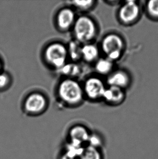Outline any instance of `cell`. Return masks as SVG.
Returning <instances> with one entry per match:
<instances>
[{"label": "cell", "mask_w": 158, "mask_h": 159, "mask_svg": "<svg viewBox=\"0 0 158 159\" xmlns=\"http://www.w3.org/2000/svg\"><path fill=\"white\" fill-rule=\"evenodd\" d=\"M60 99L69 105H74L81 101L83 91L78 82L72 79H66L60 83L58 88Z\"/></svg>", "instance_id": "1"}, {"label": "cell", "mask_w": 158, "mask_h": 159, "mask_svg": "<svg viewBox=\"0 0 158 159\" xmlns=\"http://www.w3.org/2000/svg\"><path fill=\"white\" fill-rule=\"evenodd\" d=\"M45 56L47 62L58 70L67 64L68 50L62 43H51L45 50Z\"/></svg>", "instance_id": "2"}, {"label": "cell", "mask_w": 158, "mask_h": 159, "mask_svg": "<svg viewBox=\"0 0 158 159\" xmlns=\"http://www.w3.org/2000/svg\"><path fill=\"white\" fill-rule=\"evenodd\" d=\"M74 33L77 41L85 43L92 40L95 34L94 22L87 16H80L75 20Z\"/></svg>", "instance_id": "3"}, {"label": "cell", "mask_w": 158, "mask_h": 159, "mask_svg": "<svg viewBox=\"0 0 158 159\" xmlns=\"http://www.w3.org/2000/svg\"><path fill=\"white\" fill-rule=\"evenodd\" d=\"M123 48V41L118 35H108L103 40V51L107 55V58L112 61L119 58Z\"/></svg>", "instance_id": "4"}, {"label": "cell", "mask_w": 158, "mask_h": 159, "mask_svg": "<svg viewBox=\"0 0 158 159\" xmlns=\"http://www.w3.org/2000/svg\"><path fill=\"white\" fill-rule=\"evenodd\" d=\"M47 100L43 95L39 93H33L26 98L24 109L27 112L32 115H38L45 110Z\"/></svg>", "instance_id": "5"}, {"label": "cell", "mask_w": 158, "mask_h": 159, "mask_svg": "<svg viewBox=\"0 0 158 159\" xmlns=\"http://www.w3.org/2000/svg\"><path fill=\"white\" fill-rule=\"evenodd\" d=\"M91 131L83 125H75L68 130L67 141L86 146Z\"/></svg>", "instance_id": "6"}, {"label": "cell", "mask_w": 158, "mask_h": 159, "mask_svg": "<svg viewBox=\"0 0 158 159\" xmlns=\"http://www.w3.org/2000/svg\"><path fill=\"white\" fill-rule=\"evenodd\" d=\"M84 89L86 95L92 99L103 97L106 89L102 80L95 77L90 78L86 80Z\"/></svg>", "instance_id": "7"}, {"label": "cell", "mask_w": 158, "mask_h": 159, "mask_svg": "<svg viewBox=\"0 0 158 159\" xmlns=\"http://www.w3.org/2000/svg\"><path fill=\"white\" fill-rule=\"evenodd\" d=\"M139 8L134 1L126 2L119 11V17L122 21L129 23L134 21L138 16Z\"/></svg>", "instance_id": "8"}, {"label": "cell", "mask_w": 158, "mask_h": 159, "mask_svg": "<svg viewBox=\"0 0 158 159\" xmlns=\"http://www.w3.org/2000/svg\"><path fill=\"white\" fill-rule=\"evenodd\" d=\"M75 14L72 9L64 8L61 10L57 16V24L61 30H67L74 26Z\"/></svg>", "instance_id": "9"}, {"label": "cell", "mask_w": 158, "mask_h": 159, "mask_svg": "<svg viewBox=\"0 0 158 159\" xmlns=\"http://www.w3.org/2000/svg\"><path fill=\"white\" fill-rule=\"evenodd\" d=\"M107 82L110 86L122 89L128 85L129 78L128 75L124 72L116 71L109 75Z\"/></svg>", "instance_id": "10"}, {"label": "cell", "mask_w": 158, "mask_h": 159, "mask_svg": "<svg viewBox=\"0 0 158 159\" xmlns=\"http://www.w3.org/2000/svg\"><path fill=\"white\" fill-rule=\"evenodd\" d=\"M124 93L121 88L116 86H110L105 89L103 97L104 99L111 103H118L124 98Z\"/></svg>", "instance_id": "11"}, {"label": "cell", "mask_w": 158, "mask_h": 159, "mask_svg": "<svg viewBox=\"0 0 158 159\" xmlns=\"http://www.w3.org/2000/svg\"><path fill=\"white\" fill-rule=\"evenodd\" d=\"M79 159H104L102 149L87 145Z\"/></svg>", "instance_id": "12"}, {"label": "cell", "mask_w": 158, "mask_h": 159, "mask_svg": "<svg viewBox=\"0 0 158 159\" xmlns=\"http://www.w3.org/2000/svg\"><path fill=\"white\" fill-rule=\"evenodd\" d=\"M99 52L96 46L92 44H87L82 47L81 57L87 61H92L98 56Z\"/></svg>", "instance_id": "13"}, {"label": "cell", "mask_w": 158, "mask_h": 159, "mask_svg": "<svg viewBox=\"0 0 158 159\" xmlns=\"http://www.w3.org/2000/svg\"><path fill=\"white\" fill-rule=\"evenodd\" d=\"M58 71L59 73L61 75L73 77L79 75L80 68L77 65L75 64H66Z\"/></svg>", "instance_id": "14"}, {"label": "cell", "mask_w": 158, "mask_h": 159, "mask_svg": "<svg viewBox=\"0 0 158 159\" xmlns=\"http://www.w3.org/2000/svg\"><path fill=\"white\" fill-rule=\"evenodd\" d=\"M113 67L112 61L108 58L101 59L98 61L95 65L96 71L99 73L105 75L109 73Z\"/></svg>", "instance_id": "15"}, {"label": "cell", "mask_w": 158, "mask_h": 159, "mask_svg": "<svg viewBox=\"0 0 158 159\" xmlns=\"http://www.w3.org/2000/svg\"><path fill=\"white\" fill-rule=\"evenodd\" d=\"M81 49L82 47L80 46L79 41H72L69 43L68 50V56L74 60H77L81 58Z\"/></svg>", "instance_id": "16"}, {"label": "cell", "mask_w": 158, "mask_h": 159, "mask_svg": "<svg viewBox=\"0 0 158 159\" xmlns=\"http://www.w3.org/2000/svg\"><path fill=\"white\" fill-rule=\"evenodd\" d=\"M104 143V139L103 138L102 135L96 132H91L89 140L88 141L87 145L102 149Z\"/></svg>", "instance_id": "17"}, {"label": "cell", "mask_w": 158, "mask_h": 159, "mask_svg": "<svg viewBox=\"0 0 158 159\" xmlns=\"http://www.w3.org/2000/svg\"><path fill=\"white\" fill-rule=\"evenodd\" d=\"M93 1H74L71 2L74 6L81 10H86L93 5Z\"/></svg>", "instance_id": "18"}, {"label": "cell", "mask_w": 158, "mask_h": 159, "mask_svg": "<svg viewBox=\"0 0 158 159\" xmlns=\"http://www.w3.org/2000/svg\"><path fill=\"white\" fill-rule=\"evenodd\" d=\"M147 8L152 16L158 17V0H152L148 2Z\"/></svg>", "instance_id": "19"}, {"label": "cell", "mask_w": 158, "mask_h": 159, "mask_svg": "<svg viewBox=\"0 0 158 159\" xmlns=\"http://www.w3.org/2000/svg\"><path fill=\"white\" fill-rule=\"evenodd\" d=\"M9 82V78L8 75L4 73H0V89L4 88L7 86Z\"/></svg>", "instance_id": "20"}, {"label": "cell", "mask_w": 158, "mask_h": 159, "mask_svg": "<svg viewBox=\"0 0 158 159\" xmlns=\"http://www.w3.org/2000/svg\"><path fill=\"white\" fill-rule=\"evenodd\" d=\"M59 159H77L75 157H72L68 154H67L64 151H62L61 153L60 154V156L59 157Z\"/></svg>", "instance_id": "21"}, {"label": "cell", "mask_w": 158, "mask_h": 159, "mask_svg": "<svg viewBox=\"0 0 158 159\" xmlns=\"http://www.w3.org/2000/svg\"><path fill=\"white\" fill-rule=\"evenodd\" d=\"M1 61H0V70H1Z\"/></svg>", "instance_id": "22"}]
</instances>
